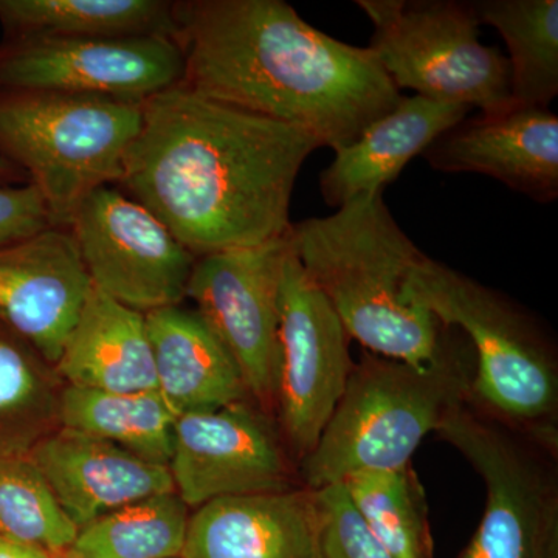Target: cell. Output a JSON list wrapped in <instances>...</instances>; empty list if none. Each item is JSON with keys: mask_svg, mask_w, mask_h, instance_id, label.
I'll use <instances>...</instances> for the list:
<instances>
[{"mask_svg": "<svg viewBox=\"0 0 558 558\" xmlns=\"http://www.w3.org/2000/svg\"><path fill=\"white\" fill-rule=\"evenodd\" d=\"M368 49L400 92L498 113L512 108L508 57L484 46L472 2L357 0Z\"/></svg>", "mask_w": 558, "mask_h": 558, "instance_id": "obj_7", "label": "cell"}, {"mask_svg": "<svg viewBox=\"0 0 558 558\" xmlns=\"http://www.w3.org/2000/svg\"><path fill=\"white\" fill-rule=\"evenodd\" d=\"M78 527L28 457L0 458V535L50 554L64 553Z\"/></svg>", "mask_w": 558, "mask_h": 558, "instance_id": "obj_27", "label": "cell"}, {"mask_svg": "<svg viewBox=\"0 0 558 558\" xmlns=\"http://www.w3.org/2000/svg\"><path fill=\"white\" fill-rule=\"evenodd\" d=\"M50 558H73L70 556L69 550H64V553L51 554Z\"/></svg>", "mask_w": 558, "mask_h": 558, "instance_id": "obj_32", "label": "cell"}, {"mask_svg": "<svg viewBox=\"0 0 558 558\" xmlns=\"http://www.w3.org/2000/svg\"><path fill=\"white\" fill-rule=\"evenodd\" d=\"M50 227L53 220L36 186L0 185V245L27 240Z\"/></svg>", "mask_w": 558, "mask_h": 558, "instance_id": "obj_29", "label": "cell"}, {"mask_svg": "<svg viewBox=\"0 0 558 558\" xmlns=\"http://www.w3.org/2000/svg\"><path fill=\"white\" fill-rule=\"evenodd\" d=\"M174 11L180 86L325 148L351 145L402 100L368 47L312 27L282 0H183Z\"/></svg>", "mask_w": 558, "mask_h": 558, "instance_id": "obj_2", "label": "cell"}, {"mask_svg": "<svg viewBox=\"0 0 558 558\" xmlns=\"http://www.w3.org/2000/svg\"><path fill=\"white\" fill-rule=\"evenodd\" d=\"M421 157L436 171L488 175L538 204L558 197V117L549 108L468 117Z\"/></svg>", "mask_w": 558, "mask_h": 558, "instance_id": "obj_15", "label": "cell"}, {"mask_svg": "<svg viewBox=\"0 0 558 558\" xmlns=\"http://www.w3.org/2000/svg\"><path fill=\"white\" fill-rule=\"evenodd\" d=\"M28 458L78 529L138 499L174 490L167 465L69 428L40 439Z\"/></svg>", "mask_w": 558, "mask_h": 558, "instance_id": "obj_16", "label": "cell"}, {"mask_svg": "<svg viewBox=\"0 0 558 558\" xmlns=\"http://www.w3.org/2000/svg\"><path fill=\"white\" fill-rule=\"evenodd\" d=\"M319 558H392L349 498L343 484L315 490Z\"/></svg>", "mask_w": 558, "mask_h": 558, "instance_id": "obj_28", "label": "cell"}, {"mask_svg": "<svg viewBox=\"0 0 558 558\" xmlns=\"http://www.w3.org/2000/svg\"><path fill=\"white\" fill-rule=\"evenodd\" d=\"M480 24L509 49L510 98L520 108H549L558 94L557 0H478Z\"/></svg>", "mask_w": 558, "mask_h": 558, "instance_id": "obj_24", "label": "cell"}, {"mask_svg": "<svg viewBox=\"0 0 558 558\" xmlns=\"http://www.w3.org/2000/svg\"><path fill=\"white\" fill-rule=\"evenodd\" d=\"M343 323L307 279L292 248L279 293V371L275 422L296 462L317 446L355 362Z\"/></svg>", "mask_w": 558, "mask_h": 558, "instance_id": "obj_9", "label": "cell"}, {"mask_svg": "<svg viewBox=\"0 0 558 558\" xmlns=\"http://www.w3.org/2000/svg\"><path fill=\"white\" fill-rule=\"evenodd\" d=\"M290 250L284 236L255 247L201 256L186 299L196 304L227 349L250 399L275 418L279 371V293L282 264Z\"/></svg>", "mask_w": 558, "mask_h": 558, "instance_id": "obj_10", "label": "cell"}, {"mask_svg": "<svg viewBox=\"0 0 558 558\" xmlns=\"http://www.w3.org/2000/svg\"><path fill=\"white\" fill-rule=\"evenodd\" d=\"M447 328L446 347L428 365L362 352L317 446L299 464L304 487L405 468L422 439L468 402L475 355L461 330Z\"/></svg>", "mask_w": 558, "mask_h": 558, "instance_id": "obj_4", "label": "cell"}, {"mask_svg": "<svg viewBox=\"0 0 558 558\" xmlns=\"http://www.w3.org/2000/svg\"><path fill=\"white\" fill-rule=\"evenodd\" d=\"M51 554L47 550L36 548V546L25 545V543L14 542V539L2 537L0 535V558H50Z\"/></svg>", "mask_w": 558, "mask_h": 558, "instance_id": "obj_30", "label": "cell"}, {"mask_svg": "<svg viewBox=\"0 0 558 558\" xmlns=\"http://www.w3.org/2000/svg\"><path fill=\"white\" fill-rule=\"evenodd\" d=\"M62 388L54 366L0 323V458L28 457L61 427Z\"/></svg>", "mask_w": 558, "mask_h": 558, "instance_id": "obj_23", "label": "cell"}, {"mask_svg": "<svg viewBox=\"0 0 558 558\" xmlns=\"http://www.w3.org/2000/svg\"><path fill=\"white\" fill-rule=\"evenodd\" d=\"M92 282L68 229L0 245V323L57 365Z\"/></svg>", "mask_w": 558, "mask_h": 558, "instance_id": "obj_14", "label": "cell"}, {"mask_svg": "<svg viewBox=\"0 0 558 558\" xmlns=\"http://www.w3.org/2000/svg\"><path fill=\"white\" fill-rule=\"evenodd\" d=\"M145 315L157 391L175 417L253 402L233 359L196 310L178 304Z\"/></svg>", "mask_w": 558, "mask_h": 558, "instance_id": "obj_19", "label": "cell"}, {"mask_svg": "<svg viewBox=\"0 0 558 558\" xmlns=\"http://www.w3.org/2000/svg\"><path fill=\"white\" fill-rule=\"evenodd\" d=\"M317 494L220 498L191 513L180 558H319Z\"/></svg>", "mask_w": 558, "mask_h": 558, "instance_id": "obj_17", "label": "cell"}, {"mask_svg": "<svg viewBox=\"0 0 558 558\" xmlns=\"http://www.w3.org/2000/svg\"><path fill=\"white\" fill-rule=\"evenodd\" d=\"M317 140L175 86L143 101L119 185L196 258L288 233L290 202Z\"/></svg>", "mask_w": 558, "mask_h": 558, "instance_id": "obj_1", "label": "cell"}, {"mask_svg": "<svg viewBox=\"0 0 558 558\" xmlns=\"http://www.w3.org/2000/svg\"><path fill=\"white\" fill-rule=\"evenodd\" d=\"M175 414L160 392H108L64 385L60 425L106 440L135 457L170 464Z\"/></svg>", "mask_w": 558, "mask_h": 558, "instance_id": "obj_22", "label": "cell"}, {"mask_svg": "<svg viewBox=\"0 0 558 558\" xmlns=\"http://www.w3.org/2000/svg\"><path fill=\"white\" fill-rule=\"evenodd\" d=\"M168 0H0L3 39L175 36Z\"/></svg>", "mask_w": 558, "mask_h": 558, "instance_id": "obj_21", "label": "cell"}, {"mask_svg": "<svg viewBox=\"0 0 558 558\" xmlns=\"http://www.w3.org/2000/svg\"><path fill=\"white\" fill-rule=\"evenodd\" d=\"M168 469L190 509L303 486L277 422L253 402L175 417Z\"/></svg>", "mask_w": 558, "mask_h": 558, "instance_id": "obj_12", "label": "cell"}, {"mask_svg": "<svg viewBox=\"0 0 558 558\" xmlns=\"http://www.w3.org/2000/svg\"><path fill=\"white\" fill-rule=\"evenodd\" d=\"M349 498L392 558H433L427 498L411 464L343 481Z\"/></svg>", "mask_w": 558, "mask_h": 558, "instance_id": "obj_26", "label": "cell"}, {"mask_svg": "<svg viewBox=\"0 0 558 558\" xmlns=\"http://www.w3.org/2000/svg\"><path fill=\"white\" fill-rule=\"evenodd\" d=\"M190 508L172 492L138 499L78 529L73 558H180Z\"/></svg>", "mask_w": 558, "mask_h": 558, "instance_id": "obj_25", "label": "cell"}, {"mask_svg": "<svg viewBox=\"0 0 558 558\" xmlns=\"http://www.w3.org/2000/svg\"><path fill=\"white\" fill-rule=\"evenodd\" d=\"M290 242L307 279L366 351L414 366L439 357L449 328L407 299L411 267L424 252L400 229L384 193L292 223Z\"/></svg>", "mask_w": 558, "mask_h": 558, "instance_id": "obj_3", "label": "cell"}, {"mask_svg": "<svg viewBox=\"0 0 558 558\" xmlns=\"http://www.w3.org/2000/svg\"><path fill=\"white\" fill-rule=\"evenodd\" d=\"M143 101L57 92H0V157L27 174L54 227L95 190L119 183Z\"/></svg>", "mask_w": 558, "mask_h": 558, "instance_id": "obj_6", "label": "cell"}, {"mask_svg": "<svg viewBox=\"0 0 558 558\" xmlns=\"http://www.w3.org/2000/svg\"><path fill=\"white\" fill-rule=\"evenodd\" d=\"M25 183H28L27 174L0 157V185H25Z\"/></svg>", "mask_w": 558, "mask_h": 558, "instance_id": "obj_31", "label": "cell"}, {"mask_svg": "<svg viewBox=\"0 0 558 558\" xmlns=\"http://www.w3.org/2000/svg\"><path fill=\"white\" fill-rule=\"evenodd\" d=\"M470 112L469 106L457 102L403 95L391 112L373 121L355 142L333 150L336 157L319 174L323 199L340 208L365 194L384 193L411 160Z\"/></svg>", "mask_w": 558, "mask_h": 558, "instance_id": "obj_18", "label": "cell"}, {"mask_svg": "<svg viewBox=\"0 0 558 558\" xmlns=\"http://www.w3.org/2000/svg\"><path fill=\"white\" fill-rule=\"evenodd\" d=\"M407 299L468 337L475 355L473 409L558 446L557 348L537 317L425 253L411 267Z\"/></svg>", "mask_w": 558, "mask_h": 558, "instance_id": "obj_5", "label": "cell"}, {"mask_svg": "<svg viewBox=\"0 0 558 558\" xmlns=\"http://www.w3.org/2000/svg\"><path fill=\"white\" fill-rule=\"evenodd\" d=\"M68 230L92 286L131 310L178 306L196 256L148 208L112 186L90 193Z\"/></svg>", "mask_w": 558, "mask_h": 558, "instance_id": "obj_11", "label": "cell"}, {"mask_svg": "<svg viewBox=\"0 0 558 558\" xmlns=\"http://www.w3.org/2000/svg\"><path fill=\"white\" fill-rule=\"evenodd\" d=\"M182 78V50L168 36L0 43V92H57L145 101L179 86Z\"/></svg>", "mask_w": 558, "mask_h": 558, "instance_id": "obj_13", "label": "cell"}, {"mask_svg": "<svg viewBox=\"0 0 558 558\" xmlns=\"http://www.w3.org/2000/svg\"><path fill=\"white\" fill-rule=\"evenodd\" d=\"M54 369L70 387L108 392L156 391L146 315L92 286Z\"/></svg>", "mask_w": 558, "mask_h": 558, "instance_id": "obj_20", "label": "cell"}, {"mask_svg": "<svg viewBox=\"0 0 558 558\" xmlns=\"http://www.w3.org/2000/svg\"><path fill=\"white\" fill-rule=\"evenodd\" d=\"M486 484V509L459 558H558V446L486 416L468 402L438 432Z\"/></svg>", "mask_w": 558, "mask_h": 558, "instance_id": "obj_8", "label": "cell"}]
</instances>
